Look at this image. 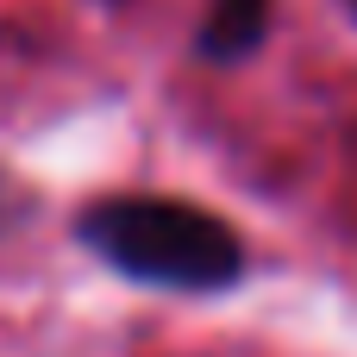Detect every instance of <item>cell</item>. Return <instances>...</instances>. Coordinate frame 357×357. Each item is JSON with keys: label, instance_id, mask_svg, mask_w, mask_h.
<instances>
[{"label": "cell", "instance_id": "cell-1", "mask_svg": "<svg viewBox=\"0 0 357 357\" xmlns=\"http://www.w3.org/2000/svg\"><path fill=\"white\" fill-rule=\"evenodd\" d=\"M75 238L126 282L163 295H226L245 282V238L182 195H100L75 213Z\"/></svg>", "mask_w": 357, "mask_h": 357}, {"label": "cell", "instance_id": "cell-3", "mask_svg": "<svg viewBox=\"0 0 357 357\" xmlns=\"http://www.w3.org/2000/svg\"><path fill=\"white\" fill-rule=\"evenodd\" d=\"M345 6H351V25H357V0H345Z\"/></svg>", "mask_w": 357, "mask_h": 357}, {"label": "cell", "instance_id": "cell-2", "mask_svg": "<svg viewBox=\"0 0 357 357\" xmlns=\"http://www.w3.org/2000/svg\"><path fill=\"white\" fill-rule=\"evenodd\" d=\"M264 38H270V0H213L195 31V56L201 63H245V56H257Z\"/></svg>", "mask_w": 357, "mask_h": 357}]
</instances>
